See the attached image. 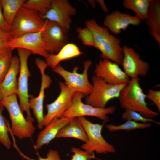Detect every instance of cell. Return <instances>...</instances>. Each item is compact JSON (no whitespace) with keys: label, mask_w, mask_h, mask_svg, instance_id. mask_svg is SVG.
Masks as SVG:
<instances>
[{"label":"cell","mask_w":160,"mask_h":160,"mask_svg":"<svg viewBox=\"0 0 160 160\" xmlns=\"http://www.w3.org/2000/svg\"><path fill=\"white\" fill-rule=\"evenodd\" d=\"M85 25L93 34L95 47L101 52V57L121 65L123 52L121 40L111 34L108 28L99 25L95 19L87 20Z\"/></svg>","instance_id":"6da1fadb"},{"label":"cell","mask_w":160,"mask_h":160,"mask_svg":"<svg viewBox=\"0 0 160 160\" xmlns=\"http://www.w3.org/2000/svg\"><path fill=\"white\" fill-rule=\"evenodd\" d=\"M140 81L139 77L131 79L122 89L118 98L121 107L136 111L146 118L152 119L159 116L158 112L148 107L146 95L140 86Z\"/></svg>","instance_id":"7a4b0ae2"},{"label":"cell","mask_w":160,"mask_h":160,"mask_svg":"<svg viewBox=\"0 0 160 160\" xmlns=\"http://www.w3.org/2000/svg\"><path fill=\"white\" fill-rule=\"evenodd\" d=\"M17 95L14 94L3 97L0 100V106L7 110L11 121L12 134L21 140L31 138L36 128L32 121L26 120L18 103Z\"/></svg>","instance_id":"3957f363"},{"label":"cell","mask_w":160,"mask_h":160,"mask_svg":"<svg viewBox=\"0 0 160 160\" xmlns=\"http://www.w3.org/2000/svg\"><path fill=\"white\" fill-rule=\"evenodd\" d=\"M77 118L83 126L87 137V141L81 146L82 149L90 155L94 154V152L100 154L116 152L114 146L108 143L102 135V131L104 123L102 124L94 123L84 117Z\"/></svg>","instance_id":"277c9868"},{"label":"cell","mask_w":160,"mask_h":160,"mask_svg":"<svg viewBox=\"0 0 160 160\" xmlns=\"http://www.w3.org/2000/svg\"><path fill=\"white\" fill-rule=\"evenodd\" d=\"M92 90L86 97L85 103L99 108H105L110 100L118 98L121 90L127 84H111L95 75L92 76Z\"/></svg>","instance_id":"5b68a950"},{"label":"cell","mask_w":160,"mask_h":160,"mask_svg":"<svg viewBox=\"0 0 160 160\" xmlns=\"http://www.w3.org/2000/svg\"><path fill=\"white\" fill-rule=\"evenodd\" d=\"M46 23L37 12L23 7L19 8L10 27L13 38L41 31Z\"/></svg>","instance_id":"8992f818"},{"label":"cell","mask_w":160,"mask_h":160,"mask_svg":"<svg viewBox=\"0 0 160 160\" xmlns=\"http://www.w3.org/2000/svg\"><path fill=\"white\" fill-rule=\"evenodd\" d=\"M85 96L82 93L76 92L73 95L71 104L64 113L63 116L68 118H74L88 116L100 119L104 123L109 121L108 114H113L115 112L114 106L105 108H99L83 103L82 99Z\"/></svg>","instance_id":"52a82bcc"},{"label":"cell","mask_w":160,"mask_h":160,"mask_svg":"<svg viewBox=\"0 0 160 160\" xmlns=\"http://www.w3.org/2000/svg\"><path fill=\"white\" fill-rule=\"evenodd\" d=\"M20 62L19 75L18 79V88L16 93L20 101V106L23 112H25L26 120L34 122L29 106L30 95L28 94V79L31 76L28 65V60L31 52L26 49H17Z\"/></svg>","instance_id":"ba28073f"},{"label":"cell","mask_w":160,"mask_h":160,"mask_svg":"<svg viewBox=\"0 0 160 160\" xmlns=\"http://www.w3.org/2000/svg\"><path fill=\"white\" fill-rule=\"evenodd\" d=\"M92 64L90 60L84 61V69L81 73L77 72V66L75 67L72 71L70 72L59 64L52 70L61 76L65 81V83L75 92H81L86 97L90 93L92 89V84L89 82L88 77V70Z\"/></svg>","instance_id":"9c48e42d"},{"label":"cell","mask_w":160,"mask_h":160,"mask_svg":"<svg viewBox=\"0 0 160 160\" xmlns=\"http://www.w3.org/2000/svg\"><path fill=\"white\" fill-rule=\"evenodd\" d=\"M35 63L40 71L41 74V81L40 92L36 97L30 95L29 106L32 110L33 115L36 118L38 128L40 129L44 127V116L43 114V104L45 97V91L52 82L51 77L45 73L47 66L45 61L39 58H36Z\"/></svg>","instance_id":"30bf717a"},{"label":"cell","mask_w":160,"mask_h":160,"mask_svg":"<svg viewBox=\"0 0 160 160\" xmlns=\"http://www.w3.org/2000/svg\"><path fill=\"white\" fill-rule=\"evenodd\" d=\"M68 32L57 23L46 20L41 36L46 50L49 54L57 53L68 43Z\"/></svg>","instance_id":"8fae6325"},{"label":"cell","mask_w":160,"mask_h":160,"mask_svg":"<svg viewBox=\"0 0 160 160\" xmlns=\"http://www.w3.org/2000/svg\"><path fill=\"white\" fill-rule=\"evenodd\" d=\"M60 91L56 99L46 105L47 113L44 116L43 123L45 127L54 119L62 117L70 107L75 92L64 82H59Z\"/></svg>","instance_id":"7c38bea8"},{"label":"cell","mask_w":160,"mask_h":160,"mask_svg":"<svg viewBox=\"0 0 160 160\" xmlns=\"http://www.w3.org/2000/svg\"><path fill=\"white\" fill-rule=\"evenodd\" d=\"M77 13L76 9L67 0H51V7L44 15H40L44 19L55 22L63 28L69 31L72 20L71 16Z\"/></svg>","instance_id":"4fadbf2b"},{"label":"cell","mask_w":160,"mask_h":160,"mask_svg":"<svg viewBox=\"0 0 160 160\" xmlns=\"http://www.w3.org/2000/svg\"><path fill=\"white\" fill-rule=\"evenodd\" d=\"M42 30L39 32L27 33L12 38L5 43V45L7 47L13 49H26L32 54L39 55L46 58L49 53L46 50L41 37Z\"/></svg>","instance_id":"5bb4252c"},{"label":"cell","mask_w":160,"mask_h":160,"mask_svg":"<svg viewBox=\"0 0 160 160\" xmlns=\"http://www.w3.org/2000/svg\"><path fill=\"white\" fill-rule=\"evenodd\" d=\"M95 75L113 85L127 84L130 78L117 63L105 59H100L94 70Z\"/></svg>","instance_id":"9a60e30c"},{"label":"cell","mask_w":160,"mask_h":160,"mask_svg":"<svg viewBox=\"0 0 160 160\" xmlns=\"http://www.w3.org/2000/svg\"><path fill=\"white\" fill-rule=\"evenodd\" d=\"M122 48L123 57L121 65L124 72L131 79L147 76L150 68L149 64L141 59L133 48L126 45Z\"/></svg>","instance_id":"2e32d148"},{"label":"cell","mask_w":160,"mask_h":160,"mask_svg":"<svg viewBox=\"0 0 160 160\" xmlns=\"http://www.w3.org/2000/svg\"><path fill=\"white\" fill-rule=\"evenodd\" d=\"M141 22V20L136 15L115 10L105 16L103 24L112 33L118 35L122 30H126L129 25L138 26Z\"/></svg>","instance_id":"e0dca14e"},{"label":"cell","mask_w":160,"mask_h":160,"mask_svg":"<svg viewBox=\"0 0 160 160\" xmlns=\"http://www.w3.org/2000/svg\"><path fill=\"white\" fill-rule=\"evenodd\" d=\"M73 118L63 116L54 119L39 134L34 147L36 149L41 148L48 145L55 138L60 130L72 121Z\"/></svg>","instance_id":"ac0fdd59"},{"label":"cell","mask_w":160,"mask_h":160,"mask_svg":"<svg viewBox=\"0 0 160 160\" xmlns=\"http://www.w3.org/2000/svg\"><path fill=\"white\" fill-rule=\"evenodd\" d=\"M20 62L18 56H12L9 69L3 81L0 84V89L3 97L16 94L18 88L17 76L20 72Z\"/></svg>","instance_id":"d6986e66"},{"label":"cell","mask_w":160,"mask_h":160,"mask_svg":"<svg viewBox=\"0 0 160 160\" xmlns=\"http://www.w3.org/2000/svg\"><path fill=\"white\" fill-rule=\"evenodd\" d=\"M150 35L160 47V1L151 0L145 19Z\"/></svg>","instance_id":"ffe728a7"},{"label":"cell","mask_w":160,"mask_h":160,"mask_svg":"<svg viewBox=\"0 0 160 160\" xmlns=\"http://www.w3.org/2000/svg\"><path fill=\"white\" fill-rule=\"evenodd\" d=\"M83 54L77 45L73 43H68L57 53L49 54L45 58V61L47 67L53 69L61 62L78 57Z\"/></svg>","instance_id":"44dd1931"},{"label":"cell","mask_w":160,"mask_h":160,"mask_svg":"<svg viewBox=\"0 0 160 160\" xmlns=\"http://www.w3.org/2000/svg\"><path fill=\"white\" fill-rule=\"evenodd\" d=\"M69 137L78 139L84 143L87 141L85 131L77 117L73 118L71 122L63 127L56 137Z\"/></svg>","instance_id":"7402d4cb"},{"label":"cell","mask_w":160,"mask_h":160,"mask_svg":"<svg viewBox=\"0 0 160 160\" xmlns=\"http://www.w3.org/2000/svg\"><path fill=\"white\" fill-rule=\"evenodd\" d=\"M27 0H0L3 14L10 28L18 10Z\"/></svg>","instance_id":"603a6c76"},{"label":"cell","mask_w":160,"mask_h":160,"mask_svg":"<svg viewBox=\"0 0 160 160\" xmlns=\"http://www.w3.org/2000/svg\"><path fill=\"white\" fill-rule=\"evenodd\" d=\"M151 0H124L123 7L134 12L141 20L146 19Z\"/></svg>","instance_id":"cb8c5ba5"},{"label":"cell","mask_w":160,"mask_h":160,"mask_svg":"<svg viewBox=\"0 0 160 160\" xmlns=\"http://www.w3.org/2000/svg\"><path fill=\"white\" fill-rule=\"evenodd\" d=\"M151 126V123L150 122L143 123L132 121H127L124 123L119 125L107 124L105 125V127L110 132L120 130L129 131L134 129L150 128Z\"/></svg>","instance_id":"d4e9b609"},{"label":"cell","mask_w":160,"mask_h":160,"mask_svg":"<svg viewBox=\"0 0 160 160\" xmlns=\"http://www.w3.org/2000/svg\"><path fill=\"white\" fill-rule=\"evenodd\" d=\"M4 108L0 106V143L7 149H9L12 142L8 135L9 130V123L2 113Z\"/></svg>","instance_id":"484cf974"},{"label":"cell","mask_w":160,"mask_h":160,"mask_svg":"<svg viewBox=\"0 0 160 160\" xmlns=\"http://www.w3.org/2000/svg\"><path fill=\"white\" fill-rule=\"evenodd\" d=\"M51 7V0H27L22 7L34 11L41 15H44Z\"/></svg>","instance_id":"4316f807"},{"label":"cell","mask_w":160,"mask_h":160,"mask_svg":"<svg viewBox=\"0 0 160 160\" xmlns=\"http://www.w3.org/2000/svg\"><path fill=\"white\" fill-rule=\"evenodd\" d=\"M121 118L126 121H132L137 122L140 121L143 123L153 122L158 124H160L159 122L156 121L152 119L145 117L138 112L129 109H125V111L122 113Z\"/></svg>","instance_id":"83f0119b"},{"label":"cell","mask_w":160,"mask_h":160,"mask_svg":"<svg viewBox=\"0 0 160 160\" xmlns=\"http://www.w3.org/2000/svg\"><path fill=\"white\" fill-rule=\"evenodd\" d=\"M76 30L77 33V37L80 39L83 44L87 46L95 47L93 36L88 28L79 27Z\"/></svg>","instance_id":"f1b7e54d"},{"label":"cell","mask_w":160,"mask_h":160,"mask_svg":"<svg viewBox=\"0 0 160 160\" xmlns=\"http://www.w3.org/2000/svg\"><path fill=\"white\" fill-rule=\"evenodd\" d=\"M13 51H8L0 55V84L3 81L9 69Z\"/></svg>","instance_id":"f546056e"},{"label":"cell","mask_w":160,"mask_h":160,"mask_svg":"<svg viewBox=\"0 0 160 160\" xmlns=\"http://www.w3.org/2000/svg\"><path fill=\"white\" fill-rule=\"evenodd\" d=\"M71 151L73 153L71 160H90L96 159L94 154L90 155L85 151L74 147L71 148ZM60 160H62L60 159Z\"/></svg>","instance_id":"4dcf8cb0"},{"label":"cell","mask_w":160,"mask_h":160,"mask_svg":"<svg viewBox=\"0 0 160 160\" xmlns=\"http://www.w3.org/2000/svg\"><path fill=\"white\" fill-rule=\"evenodd\" d=\"M146 98L152 101L160 111V91L150 89L146 95Z\"/></svg>","instance_id":"1f68e13d"},{"label":"cell","mask_w":160,"mask_h":160,"mask_svg":"<svg viewBox=\"0 0 160 160\" xmlns=\"http://www.w3.org/2000/svg\"><path fill=\"white\" fill-rule=\"evenodd\" d=\"M38 159L37 160H60V158L57 150L50 149L47 153L46 158L39 156Z\"/></svg>","instance_id":"d6a6232c"},{"label":"cell","mask_w":160,"mask_h":160,"mask_svg":"<svg viewBox=\"0 0 160 160\" xmlns=\"http://www.w3.org/2000/svg\"><path fill=\"white\" fill-rule=\"evenodd\" d=\"M13 38L10 32L6 31L0 28V41L6 43Z\"/></svg>","instance_id":"836d02e7"},{"label":"cell","mask_w":160,"mask_h":160,"mask_svg":"<svg viewBox=\"0 0 160 160\" xmlns=\"http://www.w3.org/2000/svg\"><path fill=\"white\" fill-rule=\"evenodd\" d=\"M2 9L0 3V28L7 31L10 32L9 27L5 20Z\"/></svg>","instance_id":"e575fe53"},{"label":"cell","mask_w":160,"mask_h":160,"mask_svg":"<svg viewBox=\"0 0 160 160\" xmlns=\"http://www.w3.org/2000/svg\"><path fill=\"white\" fill-rule=\"evenodd\" d=\"M5 43L0 41V55L2 54L14 49L7 47L5 45Z\"/></svg>","instance_id":"d590c367"},{"label":"cell","mask_w":160,"mask_h":160,"mask_svg":"<svg viewBox=\"0 0 160 160\" xmlns=\"http://www.w3.org/2000/svg\"><path fill=\"white\" fill-rule=\"evenodd\" d=\"M100 6L102 10L105 12L107 13L108 11V8L105 1L103 0H97L95 1Z\"/></svg>","instance_id":"8d00e7d4"},{"label":"cell","mask_w":160,"mask_h":160,"mask_svg":"<svg viewBox=\"0 0 160 160\" xmlns=\"http://www.w3.org/2000/svg\"><path fill=\"white\" fill-rule=\"evenodd\" d=\"M88 1L92 7L94 8H95L96 7V1L93 0H90Z\"/></svg>","instance_id":"74e56055"},{"label":"cell","mask_w":160,"mask_h":160,"mask_svg":"<svg viewBox=\"0 0 160 160\" xmlns=\"http://www.w3.org/2000/svg\"><path fill=\"white\" fill-rule=\"evenodd\" d=\"M2 98H3V97H2V96L1 93V90L0 89V100H1Z\"/></svg>","instance_id":"f35d334b"}]
</instances>
